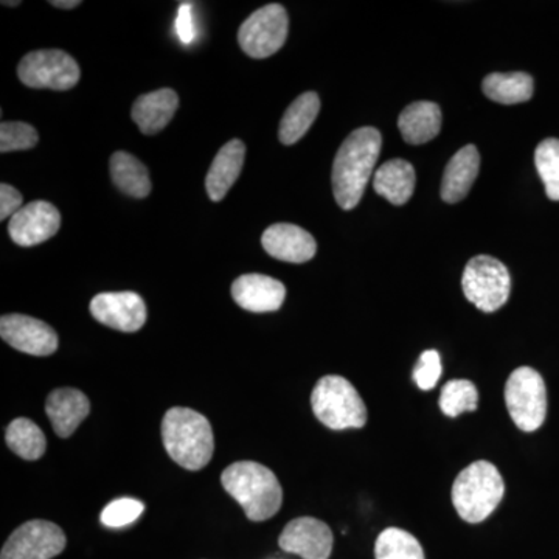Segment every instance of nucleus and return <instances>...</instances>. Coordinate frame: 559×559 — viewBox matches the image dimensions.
I'll return each mask as SVG.
<instances>
[{"instance_id": "nucleus-27", "label": "nucleus", "mask_w": 559, "mask_h": 559, "mask_svg": "<svg viewBox=\"0 0 559 559\" xmlns=\"http://www.w3.org/2000/svg\"><path fill=\"white\" fill-rule=\"evenodd\" d=\"M377 559H425L421 544L406 530L385 528L374 544Z\"/></svg>"}, {"instance_id": "nucleus-2", "label": "nucleus", "mask_w": 559, "mask_h": 559, "mask_svg": "<svg viewBox=\"0 0 559 559\" xmlns=\"http://www.w3.org/2000/svg\"><path fill=\"white\" fill-rule=\"evenodd\" d=\"M162 441L168 455L189 471L205 468L215 451L209 419L189 407H173L165 414Z\"/></svg>"}, {"instance_id": "nucleus-34", "label": "nucleus", "mask_w": 559, "mask_h": 559, "mask_svg": "<svg viewBox=\"0 0 559 559\" xmlns=\"http://www.w3.org/2000/svg\"><path fill=\"white\" fill-rule=\"evenodd\" d=\"M176 32H178L179 39L183 44L193 43L197 33H194L193 7H191V3H182L179 7Z\"/></svg>"}, {"instance_id": "nucleus-3", "label": "nucleus", "mask_w": 559, "mask_h": 559, "mask_svg": "<svg viewBox=\"0 0 559 559\" xmlns=\"http://www.w3.org/2000/svg\"><path fill=\"white\" fill-rule=\"evenodd\" d=\"M224 489L253 522L271 520L282 509L283 489L274 473L257 462H237L221 476Z\"/></svg>"}, {"instance_id": "nucleus-17", "label": "nucleus", "mask_w": 559, "mask_h": 559, "mask_svg": "<svg viewBox=\"0 0 559 559\" xmlns=\"http://www.w3.org/2000/svg\"><path fill=\"white\" fill-rule=\"evenodd\" d=\"M51 426L61 439H69L91 412L90 399L81 390L57 389L46 401Z\"/></svg>"}, {"instance_id": "nucleus-29", "label": "nucleus", "mask_w": 559, "mask_h": 559, "mask_svg": "<svg viewBox=\"0 0 559 559\" xmlns=\"http://www.w3.org/2000/svg\"><path fill=\"white\" fill-rule=\"evenodd\" d=\"M536 170H538L547 197L559 201V140L546 139L535 151Z\"/></svg>"}, {"instance_id": "nucleus-23", "label": "nucleus", "mask_w": 559, "mask_h": 559, "mask_svg": "<svg viewBox=\"0 0 559 559\" xmlns=\"http://www.w3.org/2000/svg\"><path fill=\"white\" fill-rule=\"evenodd\" d=\"M320 110L319 95L316 92H305L299 98H296L285 116L280 121L278 139L283 145H294L299 142L311 124L318 119Z\"/></svg>"}, {"instance_id": "nucleus-8", "label": "nucleus", "mask_w": 559, "mask_h": 559, "mask_svg": "<svg viewBox=\"0 0 559 559\" xmlns=\"http://www.w3.org/2000/svg\"><path fill=\"white\" fill-rule=\"evenodd\" d=\"M17 76L32 90L69 91L79 84L81 70L66 51L36 50L22 58Z\"/></svg>"}, {"instance_id": "nucleus-7", "label": "nucleus", "mask_w": 559, "mask_h": 559, "mask_svg": "<svg viewBox=\"0 0 559 559\" xmlns=\"http://www.w3.org/2000/svg\"><path fill=\"white\" fill-rule=\"evenodd\" d=\"M463 293L480 311L495 312L510 297L511 278L502 261L477 255L468 261L462 278Z\"/></svg>"}, {"instance_id": "nucleus-30", "label": "nucleus", "mask_w": 559, "mask_h": 559, "mask_svg": "<svg viewBox=\"0 0 559 559\" xmlns=\"http://www.w3.org/2000/svg\"><path fill=\"white\" fill-rule=\"evenodd\" d=\"M38 140L35 128L24 121H3L0 124V151L3 154L35 148Z\"/></svg>"}, {"instance_id": "nucleus-5", "label": "nucleus", "mask_w": 559, "mask_h": 559, "mask_svg": "<svg viewBox=\"0 0 559 559\" xmlns=\"http://www.w3.org/2000/svg\"><path fill=\"white\" fill-rule=\"evenodd\" d=\"M316 417L333 430L360 429L367 423V407L352 382L330 374L318 381L311 393Z\"/></svg>"}, {"instance_id": "nucleus-20", "label": "nucleus", "mask_w": 559, "mask_h": 559, "mask_svg": "<svg viewBox=\"0 0 559 559\" xmlns=\"http://www.w3.org/2000/svg\"><path fill=\"white\" fill-rule=\"evenodd\" d=\"M178 106L179 97L175 91L150 92L135 100L131 110V119L138 124L142 134L154 135L168 127Z\"/></svg>"}, {"instance_id": "nucleus-11", "label": "nucleus", "mask_w": 559, "mask_h": 559, "mask_svg": "<svg viewBox=\"0 0 559 559\" xmlns=\"http://www.w3.org/2000/svg\"><path fill=\"white\" fill-rule=\"evenodd\" d=\"M95 320L123 333H135L146 323V305L138 293H102L91 301Z\"/></svg>"}, {"instance_id": "nucleus-28", "label": "nucleus", "mask_w": 559, "mask_h": 559, "mask_svg": "<svg viewBox=\"0 0 559 559\" xmlns=\"http://www.w3.org/2000/svg\"><path fill=\"white\" fill-rule=\"evenodd\" d=\"M479 392L468 380H452L441 389L440 409L447 417L455 418L463 412L477 411Z\"/></svg>"}, {"instance_id": "nucleus-26", "label": "nucleus", "mask_w": 559, "mask_h": 559, "mask_svg": "<svg viewBox=\"0 0 559 559\" xmlns=\"http://www.w3.org/2000/svg\"><path fill=\"white\" fill-rule=\"evenodd\" d=\"M5 440L10 450L24 460L43 457L47 448L43 430L28 418L13 419L7 428Z\"/></svg>"}, {"instance_id": "nucleus-25", "label": "nucleus", "mask_w": 559, "mask_h": 559, "mask_svg": "<svg viewBox=\"0 0 559 559\" xmlns=\"http://www.w3.org/2000/svg\"><path fill=\"white\" fill-rule=\"evenodd\" d=\"M489 100L500 105H518L533 97V79L528 73H491L481 84Z\"/></svg>"}, {"instance_id": "nucleus-19", "label": "nucleus", "mask_w": 559, "mask_h": 559, "mask_svg": "<svg viewBox=\"0 0 559 559\" xmlns=\"http://www.w3.org/2000/svg\"><path fill=\"white\" fill-rule=\"evenodd\" d=\"M480 170V154L474 145L463 146L444 170L441 180V200L455 204L468 197L474 180Z\"/></svg>"}, {"instance_id": "nucleus-14", "label": "nucleus", "mask_w": 559, "mask_h": 559, "mask_svg": "<svg viewBox=\"0 0 559 559\" xmlns=\"http://www.w3.org/2000/svg\"><path fill=\"white\" fill-rule=\"evenodd\" d=\"M278 546L304 559H329L333 551V532L316 518H297L283 530Z\"/></svg>"}, {"instance_id": "nucleus-10", "label": "nucleus", "mask_w": 559, "mask_h": 559, "mask_svg": "<svg viewBox=\"0 0 559 559\" xmlns=\"http://www.w3.org/2000/svg\"><path fill=\"white\" fill-rule=\"evenodd\" d=\"M64 532L49 521L25 522L3 544L0 559H51L66 549Z\"/></svg>"}, {"instance_id": "nucleus-13", "label": "nucleus", "mask_w": 559, "mask_h": 559, "mask_svg": "<svg viewBox=\"0 0 559 559\" xmlns=\"http://www.w3.org/2000/svg\"><path fill=\"white\" fill-rule=\"evenodd\" d=\"M61 227V215L55 205L46 201H35L24 205L10 219L11 240L22 248H32L50 240Z\"/></svg>"}, {"instance_id": "nucleus-15", "label": "nucleus", "mask_w": 559, "mask_h": 559, "mask_svg": "<svg viewBox=\"0 0 559 559\" xmlns=\"http://www.w3.org/2000/svg\"><path fill=\"white\" fill-rule=\"evenodd\" d=\"M261 245L271 257L286 263H307L318 250L310 231L286 223L267 227L261 237Z\"/></svg>"}, {"instance_id": "nucleus-36", "label": "nucleus", "mask_w": 559, "mask_h": 559, "mask_svg": "<svg viewBox=\"0 0 559 559\" xmlns=\"http://www.w3.org/2000/svg\"><path fill=\"white\" fill-rule=\"evenodd\" d=\"M2 5H7V7H17V5H21V2H2Z\"/></svg>"}, {"instance_id": "nucleus-1", "label": "nucleus", "mask_w": 559, "mask_h": 559, "mask_svg": "<svg viewBox=\"0 0 559 559\" xmlns=\"http://www.w3.org/2000/svg\"><path fill=\"white\" fill-rule=\"evenodd\" d=\"M381 146V132L371 127L353 131L342 143L331 175L334 198L341 209H355L362 200L374 165L380 159Z\"/></svg>"}, {"instance_id": "nucleus-18", "label": "nucleus", "mask_w": 559, "mask_h": 559, "mask_svg": "<svg viewBox=\"0 0 559 559\" xmlns=\"http://www.w3.org/2000/svg\"><path fill=\"white\" fill-rule=\"evenodd\" d=\"M246 146L241 140L227 142L216 154L205 178V189L212 201L224 200L234 183L240 178L245 165Z\"/></svg>"}, {"instance_id": "nucleus-9", "label": "nucleus", "mask_w": 559, "mask_h": 559, "mask_svg": "<svg viewBox=\"0 0 559 559\" xmlns=\"http://www.w3.org/2000/svg\"><path fill=\"white\" fill-rule=\"evenodd\" d=\"M289 17L280 3L261 7L242 22L238 43L242 51L255 60L277 53L288 38Z\"/></svg>"}, {"instance_id": "nucleus-4", "label": "nucleus", "mask_w": 559, "mask_h": 559, "mask_svg": "<svg viewBox=\"0 0 559 559\" xmlns=\"http://www.w3.org/2000/svg\"><path fill=\"white\" fill-rule=\"evenodd\" d=\"M506 495V481L492 463L479 460L459 474L452 485V503L469 524L487 520Z\"/></svg>"}, {"instance_id": "nucleus-12", "label": "nucleus", "mask_w": 559, "mask_h": 559, "mask_svg": "<svg viewBox=\"0 0 559 559\" xmlns=\"http://www.w3.org/2000/svg\"><path fill=\"white\" fill-rule=\"evenodd\" d=\"M0 336L10 347L32 356H50L58 349L57 331L31 316H3L0 319Z\"/></svg>"}, {"instance_id": "nucleus-22", "label": "nucleus", "mask_w": 559, "mask_h": 559, "mask_svg": "<svg viewBox=\"0 0 559 559\" xmlns=\"http://www.w3.org/2000/svg\"><path fill=\"white\" fill-rule=\"evenodd\" d=\"M441 110L430 102H415L401 112V135L411 145H423L436 139L441 130Z\"/></svg>"}, {"instance_id": "nucleus-6", "label": "nucleus", "mask_w": 559, "mask_h": 559, "mask_svg": "<svg viewBox=\"0 0 559 559\" xmlns=\"http://www.w3.org/2000/svg\"><path fill=\"white\" fill-rule=\"evenodd\" d=\"M507 409L514 425L524 432H535L546 421L547 390L543 377L532 367H520L506 385Z\"/></svg>"}, {"instance_id": "nucleus-31", "label": "nucleus", "mask_w": 559, "mask_h": 559, "mask_svg": "<svg viewBox=\"0 0 559 559\" xmlns=\"http://www.w3.org/2000/svg\"><path fill=\"white\" fill-rule=\"evenodd\" d=\"M143 511H145V506L140 500L117 499L103 510L102 522L110 528L127 527V525L138 521Z\"/></svg>"}, {"instance_id": "nucleus-32", "label": "nucleus", "mask_w": 559, "mask_h": 559, "mask_svg": "<svg viewBox=\"0 0 559 559\" xmlns=\"http://www.w3.org/2000/svg\"><path fill=\"white\" fill-rule=\"evenodd\" d=\"M441 359L439 352L428 349L419 356L417 367L414 370V381L421 390H432L436 388L441 377Z\"/></svg>"}, {"instance_id": "nucleus-33", "label": "nucleus", "mask_w": 559, "mask_h": 559, "mask_svg": "<svg viewBox=\"0 0 559 559\" xmlns=\"http://www.w3.org/2000/svg\"><path fill=\"white\" fill-rule=\"evenodd\" d=\"M22 207L24 205H22V194L20 191L9 186V183H2L0 186V221L13 218Z\"/></svg>"}, {"instance_id": "nucleus-16", "label": "nucleus", "mask_w": 559, "mask_h": 559, "mask_svg": "<svg viewBox=\"0 0 559 559\" xmlns=\"http://www.w3.org/2000/svg\"><path fill=\"white\" fill-rule=\"evenodd\" d=\"M231 297L242 310L272 312L282 308L286 288L282 282L267 275L246 274L235 280Z\"/></svg>"}, {"instance_id": "nucleus-24", "label": "nucleus", "mask_w": 559, "mask_h": 559, "mask_svg": "<svg viewBox=\"0 0 559 559\" xmlns=\"http://www.w3.org/2000/svg\"><path fill=\"white\" fill-rule=\"evenodd\" d=\"M110 178L117 189L131 198H146L151 193L150 173L145 165L124 151H117L110 157Z\"/></svg>"}, {"instance_id": "nucleus-35", "label": "nucleus", "mask_w": 559, "mask_h": 559, "mask_svg": "<svg viewBox=\"0 0 559 559\" xmlns=\"http://www.w3.org/2000/svg\"><path fill=\"white\" fill-rule=\"evenodd\" d=\"M80 0H51L50 5L57 7V9L72 10L80 5Z\"/></svg>"}, {"instance_id": "nucleus-21", "label": "nucleus", "mask_w": 559, "mask_h": 559, "mask_svg": "<svg viewBox=\"0 0 559 559\" xmlns=\"http://www.w3.org/2000/svg\"><path fill=\"white\" fill-rule=\"evenodd\" d=\"M415 176L411 162L392 159L382 164L374 173L373 187L380 197L385 198L393 205H403L414 194Z\"/></svg>"}]
</instances>
